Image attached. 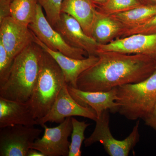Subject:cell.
<instances>
[{
    "label": "cell",
    "instance_id": "20",
    "mask_svg": "<svg viewBox=\"0 0 156 156\" xmlns=\"http://www.w3.org/2000/svg\"><path fill=\"white\" fill-rule=\"evenodd\" d=\"M144 5L142 0H107L102 5L95 4L98 11L107 15L125 12Z\"/></svg>",
    "mask_w": 156,
    "mask_h": 156
},
{
    "label": "cell",
    "instance_id": "27",
    "mask_svg": "<svg viewBox=\"0 0 156 156\" xmlns=\"http://www.w3.org/2000/svg\"><path fill=\"white\" fill-rule=\"evenodd\" d=\"M27 156H45V155L40 151L34 149L30 148L27 153Z\"/></svg>",
    "mask_w": 156,
    "mask_h": 156
},
{
    "label": "cell",
    "instance_id": "15",
    "mask_svg": "<svg viewBox=\"0 0 156 156\" xmlns=\"http://www.w3.org/2000/svg\"><path fill=\"white\" fill-rule=\"evenodd\" d=\"M15 125L34 127L37 123L27 102L0 97V128Z\"/></svg>",
    "mask_w": 156,
    "mask_h": 156
},
{
    "label": "cell",
    "instance_id": "23",
    "mask_svg": "<svg viewBox=\"0 0 156 156\" xmlns=\"http://www.w3.org/2000/svg\"><path fill=\"white\" fill-rule=\"evenodd\" d=\"M155 33H156V15L141 24L126 29L120 38L129 36L135 34Z\"/></svg>",
    "mask_w": 156,
    "mask_h": 156
},
{
    "label": "cell",
    "instance_id": "29",
    "mask_svg": "<svg viewBox=\"0 0 156 156\" xmlns=\"http://www.w3.org/2000/svg\"><path fill=\"white\" fill-rule=\"evenodd\" d=\"M92 1L97 5H102L106 2L107 0H92Z\"/></svg>",
    "mask_w": 156,
    "mask_h": 156
},
{
    "label": "cell",
    "instance_id": "8",
    "mask_svg": "<svg viewBox=\"0 0 156 156\" xmlns=\"http://www.w3.org/2000/svg\"><path fill=\"white\" fill-rule=\"evenodd\" d=\"M41 126L44 135L35 140L30 148L40 151L45 156H68L70 144L68 138L73 131L71 117L54 128H48L45 124Z\"/></svg>",
    "mask_w": 156,
    "mask_h": 156
},
{
    "label": "cell",
    "instance_id": "26",
    "mask_svg": "<svg viewBox=\"0 0 156 156\" xmlns=\"http://www.w3.org/2000/svg\"><path fill=\"white\" fill-rule=\"evenodd\" d=\"M144 121L146 126L152 128L156 131V103Z\"/></svg>",
    "mask_w": 156,
    "mask_h": 156
},
{
    "label": "cell",
    "instance_id": "14",
    "mask_svg": "<svg viewBox=\"0 0 156 156\" xmlns=\"http://www.w3.org/2000/svg\"><path fill=\"white\" fill-rule=\"evenodd\" d=\"M67 88L70 94L77 102L82 106L94 109L98 117L106 110L112 113L118 112L119 104L116 101L118 98L116 88L105 92H87L69 85Z\"/></svg>",
    "mask_w": 156,
    "mask_h": 156
},
{
    "label": "cell",
    "instance_id": "3",
    "mask_svg": "<svg viewBox=\"0 0 156 156\" xmlns=\"http://www.w3.org/2000/svg\"><path fill=\"white\" fill-rule=\"evenodd\" d=\"M66 84L58 63L43 49L38 77L31 96L27 102L35 119H41L49 112L60 90Z\"/></svg>",
    "mask_w": 156,
    "mask_h": 156
},
{
    "label": "cell",
    "instance_id": "21",
    "mask_svg": "<svg viewBox=\"0 0 156 156\" xmlns=\"http://www.w3.org/2000/svg\"><path fill=\"white\" fill-rule=\"evenodd\" d=\"M71 121L73 131L68 156H81L82 155L81 146L86 139L84 133L90 124L84 121L80 122L73 117H71Z\"/></svg>",
    "mask_w": 156,
    "mask_h": 156
},
{
    "label": "cell",
    "instance_id": "28",
    "mask_svg": "<svg viewBox=\"0 0 156 156\" xmlns=\"http://www.w3.org/2000/svg\"><path fill=\"white\" fill-rule=\"evenodd\" d=\"M145 5H156V0H142Z\"/></svg>",
    "mask_w": 156,
    "mask_h": 156
},
{
    "label": "cell",
    "instance_id": "19",
    "mask_svg": "<svg viewBox=\"0 0 156 156\" xmlns=\"http://www.w3.org/2000/svg\"><path fill=\"white\" fill-rule=\"evenodd\" d=\"M37 0H14L11 3V17L28 27L35 17Z\"/></svg>",
    "mask_w": 156,
    "mask_h": 156
},
{
    "label": "cell",
    "instance_id": "10",
    "mask_svg": "<svg viewBox=\"0 0 156 156\" xmlns=\"http://www.w3.org/2000/svg\"><path fill=\"white\" fill-rule=\"evenodd\" d=\"M115 52L128 54H142L156 62V33L135 34L118 38L106 44H98L100 52Z\"/></svg>",
    "mask_w": 156,
    "mask_h": 156
},
{
    "label": "cell",
    "instance_id": "16",
    "mask_svg": "<svg viewBox=\"0 0 156 156\" xmlns=\"http://www.w3.org/2000/svg\"><path fill=\"white\" fill-rule=\"evenodd\" d=\"M126 29L119 20L97 10L91 37L98 44H106L121 37Z\"/></svg>",
    "mask_w": 156,
    "mask_h": 156
},
{
    "label": "cell",
    "instance_id": "5",
    "mask_svg": "<svg viewBox=\"0 0 156 156\" xmlns=\"http://www.w3.org/2000/svg\"><path fill=\"white\" fill-rule=\"evenodd\" d=\"M109 112L108 110L104 111L98 117L94 131L85 139L84 144L88 147L95 143L99 142L109 156H128L140 140V120L136 122L131 133L126 138L118 140L112 136L110 129Z\"/></svg>",
    "mask_w": 156,
    "mask_h": 156
},
{
    "label": "cell",
    "instance_id": "30",
    "mask_svg": "<svg viewBox=\"0 0 156 156\" xmlns=\"http://www.w3.org/2000/svg\"><path fill=\"white\" fill-rule=\"evenodd\" d=\"M8 1H9V2H13L14 0H8Z\"/></svg>",
    "mask_w": 156,
    "mask_h": 156
},
{
    "label": "cell",
    "instance_id": "11",
    "mask_svg": "<svg viewBox=\"0 0 156 156\" xmlns=\"http://www.w3.org/2000/svg\"><path fill=\"white\" fill-rule=\"evenodd\" d=\"M34 40L33 33L29 27L20 24L11 16L0 22V43L12 59Z\"/></svg>",
    "mask_w": 156,
    "mask_h": 156
},
{
    "label": "cell",
    "instance_id": "7",
    "mask_svg": "<svg viewBox=\"0 0 156 156\" xmlns=\"http://www.w3.org/2000/svg\"><path fill=\"white\" fill-rule=\"evenodd\" d=\"M41 129L15 125L0 129V156H27L31 144L39 138Z\"/></svg>",
    "mask_w": 156,
    "mask_h": 156
},
{
    "label": "cell",
    "instance_id": "25",
    "mask_svg": "<svg viewBox=\"0 0 156 156\" xmlns=\"http://www.w3.org/2000/svg\"><path fill=\"white\" fill-rule=\"evenodd\" d=\"M11 3L8 0H0V22L11 16Z\"/></svg>",
    "mask_w": 156,
    "mask_h": 156
},
{
    "label": "cell",
    "instance_id": "13",
    "mask_svg": "<svg viewBox=\"0 0 156 156\" xmlns=\"http://www.w3.org/2000/svg\"><path fill=\"white\" fill-rule=\"evenodd\" d=\"M34 41L55 59L63 72L66 83L76 89H77V83L79 77L99 59L98 56L95 55H90L82 59L71 58L58 51L51 50L34 34Z\"/></svg>",
    "mask_w": 156,
    "mask_h": 156
},
{
    "label": "cell",
    "instance_id": "6",
    "mask_svg": "<svg viewBox=\"0 0 156 156\" xmlns=\"http://www.w3.org/2000/svg\"><path fill=\"white\" fill-rule=\"evenodd\" d=\"M43 9L38 3L35 17L28 27L34 34L51 50L76 59H84L88 57L89 55L87 52L72 47L65 41L48 21Z\"/></svg>",
    "mask_w": 156,
    "mask_h": 156
},
{
    "label": "cell",
    "instance_id": "12",
    "mask_svg": "<svg viewBox=\"0 0 156 156\" xmlns=\"http://www.w3.org/2000/svg\"><path fill=\"white\" fill-rule=\"evenodd\" d=\"M54 29L69 44L86 51L89 56H97L98 44L85 33L79 22L70 15L62 13Z\"/></svg>",
    "mask_w": 156,
    "mask_h": 156
},
{
    "label": "cell",
    "instance_id": "4",
    "mask_svg": "<svg viewBox=\"0 0 156 156\" xmlns=\"http://www.w3.org/2000/svg\"><path fill=\"white\" fill-rule=\"evenodd\" d=\"M116 89L118 112L128 120L144 119L156 103V68L144 80Z\"/></svg>",
    "mask_w": 156,
    "mask_h": 156
},
{
    "label": "cell",
    "instance_id": "22",
    "mask_svg": "<svg viewBox=\"0 0 156 156\" xmlns=\"http://www.w3.org/2000/svg\"><path fill=\"white\" fill-rule=\"evenodd\" d=\"M45 12L48 21L53 27L60 18L61 6L63 0H37Z\"/></svg>",
    "mask_w": 156,
    "mask_h": 156
},
{
    "label": "cell",
    "instance_id": "17",
    "mask_svg": "<svg viewBox=\"0 0 156 156\" xmlns=\"http://www.w3.org/2000/svg\"><path fill=\"white\" fill-rule=\"evenodd\" d=\"M96 11V5L92 0H63L62 4L61 13L73 17L91 37Z\"/></svg>",
    "mask_w": 156,
    "mask_h": 156
},
{
    "label": "cell",
    "instance_id": "9",
    "mask_svg": "<svg viewBox=\"0 0 156 156\" xmlns=\"http://www.w3.org/2000/svg\"><path fill=\"white\" fill-rule=\"evenodd\" d=\"M66 84L60 90L49 112L41 119H37V125L42 126L48 122L61 123L66 118L80 116L95 121L98 117L96 112L91 108L79 104L70 94Z\"/></svg>",
    "mask_w": 156,
    "mask_h": 156
},
{
    "label": "cell",
    "instance_id": "24",
    "mask_svg": "<svg viewBox=\"0 0 156 156\" xmlns=\"http://www.w3.org/2000/svg\"><path fill=\"white\" fill-rule=\"evenodd\" d=\"M13 60L2 44L0 43V87H2L7 80Z\"/></svg>",
    "mask_w": 156,
    "mask_h": 156
},
{
    "label": "cell",
    "instance_id": "1",
    "mask_svg": "<svg viewBox=\"0 0 156 156\" xmlns=\"http://www.w3.org/2000/svg\"><path fill=\"white\" fill-rule=\"evenodd\" d=\"M97 62L78 78L77 89L87 92H105L126 84L144 80L152 74L156 62L142 54L100 52Z\"/></svg>",
    "mask_w": 156,
    "mask_h": 156
},
{
    "label": "cell",
    "instance_id": "2",
    "mask_svg": "<svg viewBox=\"0 0 156 156\" xmlns=\"http://www.w3.org/2000/svg\"><path fill=\"white\" fill-rule=\"evenodd\" d=\"M42 51L34 41L14 58L7 80L0 87V97L23 102L29 100L38 77Z\"/></svg>",
    "mask_w": 156,
    "mask_h": 156
},
{
    "label": "cell",
    "instance_id": "18",
    "mask_svg": "<svg viewBox=\"0 0 156 156\" xmlns=\"http://www.w3.org/2000/svg\"><path fill=\"white\" fill-rule=\"evenodd\" d=\"M155 15L156 5H144L129 11L109 15L122 23L126 29L141 24Z\"/></svg>",
    "mask_w": 156,
    "mask_h": 156
}]
</instances>
